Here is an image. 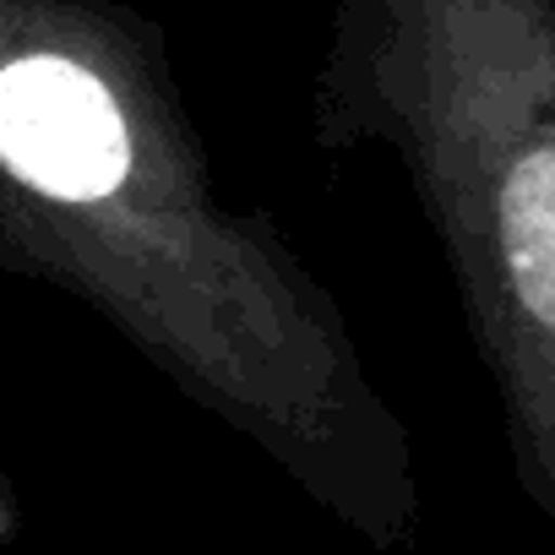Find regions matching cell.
<instances>
[{
  "instance_id": "obj_1",
  "label": "cell",
  "mask_w": 555,
  "mask_h": 555,
  "mask_svg": "<svg viewBox=\"0 0 555 555\" xmlns=\"http://www.w3.org/2000/svg\"><path fill=\"white\" fill-rule=\"evenodd\" d=\"M0 278L82 300L153 371L371 533L414 517L409 441L338 295L229 207L164 34L115 0H0Z\"/></svg>"
},
{
  "instance_id": "obj_2",
  "label": "cell",
  "mask_w": 555,
  "mask_h": 555,
  "mask_svg": "<svg viewBox=\"0 0 555 555\" xmlns=\"http://www.w3.org/2000/svg\"><path fill=\"white\" fill-rule=\"evenodd\" d=\"M311 137L403 164L555 517V0H338Z\"/></svg>"
},
{
  "instance_id": "obj_3",
  "label": "cell",
  "mask_w": 555,
  "mask_h": 555,
  "mask_svg": "<svg viewBox=\"0 0 555 555\" xmlns=\"http://www.w3.org/2000/svg\"><path fill=\"white\" fill-rule=\"evenodd\" d=\"M17 533V506H12V495H7V485H0V544H7Z\"/></svg>"
}]
</instances>
